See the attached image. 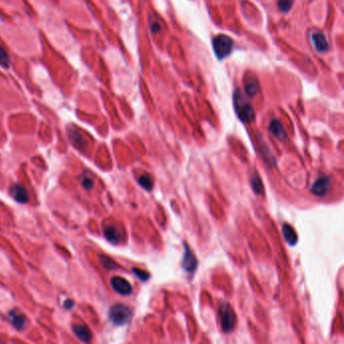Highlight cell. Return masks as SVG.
Instances as JSON below:
<instances>
[{"instance_id":"obj_1","label":"cell","mask_w":344,"mask_h":344,"mask_svg":"<svg viewBox=\"0 0 344 344\" xmlns=\"http://www.w3.org/2000/svg\"><path fill=\"white\" fill-rule=\"evenodd\" d=\"M234 106L238 117L244 122H251L254 119L255 115L252 107L240 91L234 93Z\"/></svg>"},{"instance_id":"obj_2","label":"cell","mask_w":344,"mask_h":344,"mask_svg":"<svg viewBox=\"0 0 344 344\" xmlns=\"http://www.w3.org/2000/svg\"><path fill=\"white\" fill-rule=\"evenodd\" d=\"M110 320L118 326L126 324L131 318V311L128 307L122 304H116L110 308Z\"/></svg>"},{"instance_id":"obj_3","label":"cell","mask_w":344,"mask_h":344,"mask_svg":"<svg viewBox=\"0 0 344 344\" xmlns=\"http://www.w3.org/2000/svg\"><path fill=\"white\" fill-rule=\"evenodd\" d=\"M233 42L225 35H218L213 40V49L219 59L226 58L232 50Z\"/></svg>"},{"instance_id":"obj_4","label":"cell","mask_w":344,"mask_h":344,"mask_svg":"<svg viewBox=\"0 0 344 344\" xmlns=\"http://www.w3.org/2000/svg\"><path fill=\"white\" fill-rule=\"evenodd\" d=\"M220 317H221V328L225 333H229L233 330L235 325V314L227 303H224L221 305V311H220Z\"/></svg>"},{"instance_id":"obj_5","label":"cell","mask_w":344,"mask_h":344,"mask_svg":"<svg viewBox=\"0 0 344 344\" xmlns=\"http://www.w3.org/2000/svg\"><path fill=\"white\" fill-rule=\"evenodd\" d=\"M331 186V179L327 176H322L317 179L311 187V192L318 197L324 196Z\"/></svg>"},{"instance_id":"obj_6","label":"cell","mask_w":344,"mask_h":344,"mask_svg":"<svg viewBox=\"0 0 344 344\" xmlns=\"http://www.w3.org/2000/svg\"><path fill=\"white\" fill-rule=\"evenodd\" d=\"M197 258L187 245H185V252L182 261V268L185 272L193 273L197 269Z\"/></svg>"},{"instance_id":"obj_7","label":"cell","mask_w":344,"mask_h":344,"mask_svg":"<svg viewBox=\"0 0 344 344\" xmlns=\"http://www.w3.org/2000/svg\"><path fill=\"white\" fill-rule=\"evenodd\" d=\"M111 286L115 292L120 295L128 296L132 293V287L130 283L121 277H113L111 279Z\"/></svg>"},{"instance_id":"obj_8","label":"cell","mask_w":344,"mask_h":344,"mask_svg":"<svg viewBox=\"0 0 344 344\" xmlns=\"http://www.w3.org/2000/svg\"><path fill=\"white\" fill-rule=\"evenodd\" d=\"M8 318L10 323L16 330L22 331L26 326L25 316L18 310H12L8 313Z\"/></svg>"},{"instance_id":"obj_9","label":"cell","mask_w":344,"mask_h":344,"mask_svg":"<svg viewBox=\"0 0 344 344\" xmlns=\"http://www.w3.org/2000/svg\"><path fill=\"white\" fill-rule=\"evenodd\" d=\"M10 193H11L12 197L14 198V200L20 204H24V203L29 202V199H30L29 193L23 186H21L20 184L12 185L11 188H10Z\"/></svg>"},{"instance_id":"obj_10","label":"cell","mask_w":344,"mask_h":344,"mask_svg":"<svg viewBox=\"0 0 344 344\" xmlns=\"http://www.w3.org/2000/svg\"><path fill=\"white\" fill-rule=\"evenodd\" d=\"M73 332L82 342H90L92 339V333L89 328L83 324H76L73 326Z\"/></svg>"},{"instance_id":"obj_11","label":"cell","mask_w":344,"mask_h":344,"mask_svg":"<svg viewBox=\"0 0 344 344\" xmlns=\"http://www.w3.org/2000/svg\"><path fill=\"white\" fill-rule=\"evenodd\" d=\"M282 230H283V235L285 237L286 242L291 246H296L297 243H298V235H297L295 229L291 225H289V224H284Z\"/></svg>"},{"instance_id":"obj_12","label":"cell","mask_w":344,"mask_h":344,"mask_svg":"<svg viewBox=\"0 0 344 344\" xmlns=\"http://www.w3.org/2000/svg\"><path fill=\"white\" fill-rule=\"evenodd\" d=\"M313 44L317 50L319 51H326L329 49V45L327 43V40L325 36L321 33H314L311 35Z\"/></svg>"},{"instance_id":"obj_13","label":"cell","mask_w":344,"mask_h":344,"mask_svg":"<svg viewBox=\"0 0 344 344\" xmlns=\"http://www.w3.org/2000/svg\"><path fill=\"white\" fill-rule=\"evenodd\" d=\"M270 131L274 135L275 138H277L280 141H285L287 139V132H286L283 124L277 119H274L271 122Z\"/></svg>"},{"instance_id":"obj_14","label":"cell","mask_w":344,"mask_h":344,"mask_svg":"<svg viewBox=\"0 0 344 344\" xmlns=\"http://www.w3.org/2000/svg\"><path fill=\"white\" fill-rule=\"evenodd\" d=\"M104 235L105 237H106V240L111 244H118L121 237L119 230L113 225H108L106 228H105Z\"/></svg>"},{"instance_id":"obj_15","label":"cell","mask_w":344,"mask_h":344,"mask_svg":"<svg viewBox=\"0 0 344 344\" xmlns=\"http://www.w3.org/2000/svg\"><path fill=\"white\" fill-rule=\"evenodd\" d=\"M245 89L248 97L255 96V94L258 91V83L256 81V79L253 77H248L247 80L245 83Z\"/></svg>"},{"instance_id":"obj_16","label":"cell","mask_w":344,"mask_h":344,"mask_svg":"<svg viewBox=\"0 0 344 344\" xmlns=\"http://www.w3.org/2000/svg\"><path fill=\"white\" fill-rule=\"evenodd\" d=\"M70 137H71V139H72V141H73V144H75L77 147L81 148V149H84V148H85V147H86V142H85V140L83 139V137H82L80 134H79L78 131L72 130V131L70 132Z\"/></svg>"},{"instance_id":"obj_17","label":"cell","mask_w":344,"mask_h":344,"mask_svg":"<svg viewBox=\"0 0 344 344\" xmlns=\"http://www.w3.org/2000/svg\"><path fill=\"white\" fill-rule=\"evenodd\" d=\"M99 260L101 262L102 266L106 269V270H114L117 269V264L115 263L114 260H112L110 257L105 256V255H100L99 256Z\"/></svg>"},{"instance_id":"obj_18","label":"cell","mask_w":344,"mask_h":344,"mask_svg":"<svg viewBox=\"0 0 344 344\" xmlns=\"http://www.w3.org/2000/svg\"><path fill=\"white\" fill-rule=\"evenodd\" d=\"M139 184L147 191H151L152 186H153V183H152L151 178L149 176H147V175L141 176L140 179H139Z\"/></svg>"},{"instance_id":"obj_19","label":"cell","mask_w":344,"mask_h":344,"mask_svg":"<svg viewBox=\"0 0 344 344\" xmlns=\"http://www.w3.org/2000/svg\"><path fill=\"white\" fill-rule=\"evenodd\" d=\"M251 187H252V190L255 194H260L262 192V183H261V180L260 178L257 176V175H254L252 178H251Z\"/></svg>"},{"instance_id":"obj_20","label":"cell","mask_w":344,"mask_h":344,"mask_svg":"<svg viewBox=\"0 0 344 344\" xmlns=\"http://www.w3.org/2000/svg\"><path fill=\"white\" fill-rule=\"evenodd\" d=\"M292 0H278V6L281 11L287 12L292 7Z\"/></svg>"},{"instance_id":"obj_21","label":"cell","mask_w":344,"mask_h":344,"mask_svg":"<svg viewBox=\"0 0 344 344\" xmlns=\"http://www.w3.org/2000/svg\"><path fill=\"white\" fill-rule=\"evenodd\" d=\"M0 65L5 67V68L9 65L8 54L2 47H0Z\"/></svg>"},{"instance_id":"obj_22","label":"cell","mask_w":344,"mask_h":344,"mask_svg":"<svg viewBox=\"0 0 344 344\" xmlns=\"http://www.w3.org/2000/svg\"><path fill=\"white\" fill-rule=\"evenodd\" d=\"M81 184H82V186L87 190H91L94 187V182L90 177L83 176V178L81 180Z\"/></svg>"},{"instance_id":"obj_23","label":"cell","mask_w":344,"mask_h":344,"mask_svg":"<svg viewBox=\"0 0 344 344\" xmlns=\"http://www.w3.org/2000/svg\"><path fill=\"white\" fill-rule=\"evenodd\" d=\"M132 273H134L141 281H144V282L147 281V279L149 278V275L147 273H146L144 271H140L138 269H132Z\"/></svg>"},{"instance_id":"obj_24","label":"cell","mask_w":344,"mask_h":344,"mask_svg":"<svg viewBox=\"0 0 344 344\" xmlns=\"http://www.w3.org/2000/svg\"><path fill=\"white\" fill-rule=\"evenodd\" d=\"M74 302L71 300V299H68V300H66L65 302H64V307L67 309V310H71V309H73V307H74Z\"/></svg>"}]
</instances>
